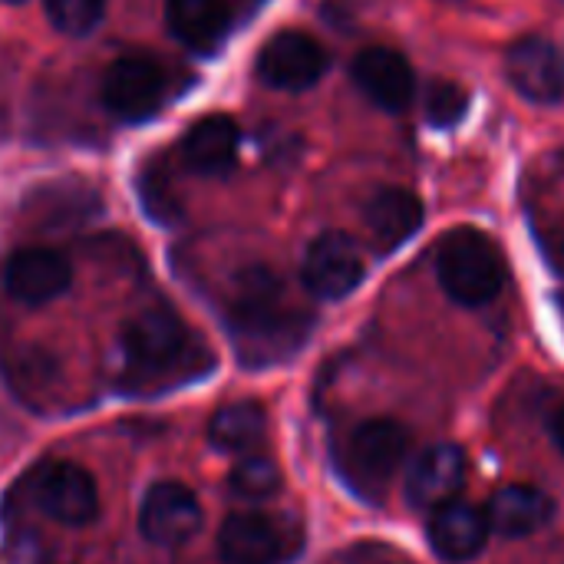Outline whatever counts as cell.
Returning a JSON list of instances; mask_svg holds the SVG:
<instances>
[{
    "mask_svg": "<svg viewBox=\"0 0 564 564\" xmlns=\"http://www.w3.org/2000/svg\"><path fill=\"white\" fill-rule=\"evenodd\" d=\"M212 370L215 354L172 307H149L122 327L116 380L126 393H169L198 383Z\"/></svg>",
    "mask_w": 564,
    "mask_h": 564,
    "instance_id": "1",
    "label": "cell"
},
{
    "mask_svg": "<svg viewBox=\"0 0 564 564\" xmlns=\"http://www.w3.org/2000/svg\"><path fill=\"white\" fill-rule=\"evenodd\" d=\"M225 324L245 367H271L304 347L314 317L271 268H248L231 288Z\"/></svg>",
    "mask_w": 564,
    "mask_h": 564,
    "instance_id": "2",
    "label": "cell"
},
{
    "mask_svg": "<svg viewBox=\"0 0 564 564\" xmlns=\"http://www.w3.org/2000/svg\"><path fill=\"white\" fill-rule=\"evenodd\" d=\"M410 453V433L397 420H367L347 430L334 446L337 476L364 502H383L390 482L403 469Z\"/></svg>",
    "mask_w": 564,
    "mask_h": 564,
    "instance_id": "3",
    "label": "cell"
},
{
    "mask_svg": "<svg viewBox=\"0 0 564 564\" xmlns=\"http://www.w3.org/2000/svg\"><path fill=\"white\" fill-rule=\"evenodd\" d=\"M436 278L463 307H482L506 288V258L492 235L479 228H453L436 251Z\"/></svg>",
    "mask_w": 564,
    "mask_h": 564,
    "instance_id": "4",
    "label": "cell"
},
{
    "mask_svg": "<svg viewBox=\"0 0 564 564\" xmlns=\"http://www.w3.org/2000/svg\"><path fill=\"white\" fill-rule=\"evenodd\" d=\"M225 564H284L304 552V525L284 512H238L218 532Z\"/></svg>",
    "mask_w": 564,
    "mask_h": 564,
    "instance_id": "5",
    "label": "cell"
},
{
    "mask_svg": "<svg viewBox=\"0 0 564 564\" xmlns=\"http://www.w3.org/2000/svg\"><path fill=\"white\" fill-rule=\"evenodd\" d=\"M30 499L46 519L69 529H83L99 516V489L93 476L66 459L43 463L30 473Z\"/></svg>",
    "mask_w": 564,
    "mask_h": 564,
    "instance_id": "6",
    "label": "cell"
},
{
    "mask_svg": "<svg viewBox=\"0 0 564 564\" xmlns=\"http://www.w3.org/2000/svg\"><path fill=\"white\" fill-rule=\"evenodd\" d=\"M367 264L357 241L344 231H324L304 254V288L321 301H344L364 284Z\"/></svg>",
    "mask_w": 564,
    "mask_h": 564,
    "instance_id": "7",
    "label": "cell"
},
{
    "mask_svg": "<svg viewBox=\"0 0 564 564\" xmlns=\"http://www.w3.org/2000/svg\"><path fill=\"white\" fill-rule=\"evenodd\" d=\"M324 69H327V53L304 30L274 33L254 59L258 79L271 89H288V93L311 89L324 76Z\"/></svg>",
    "mask_w": 564,
    "mask_h": 564,
    "instance_id": "8",
    "label": "cell"
},
{
    "mask_svg": "<svg viewBox=\"0 0 564 564\" xmlns=\"http://www.w3.org/2000/svg\"><path fill=\"white\" fill-rule=\"evenodd\" d=\"M202 506L185 482H155L139 509V532L159 549H178L202 532Z\"/></svg>",
    "mask_w": 564,
    "mask_h": 564,
    "instance_id": "9",
    "label": "cell"
},
{
    "mask_svg": "<svg viewBox=\"0 0 564 564\" xmlns=\"http://www.w3.org/2000/svg\"><path fill=\"white\" fill-rule=\"evenodd\" d=\"M162 96H165V76L145 56H122L102 73V106L126 122L155 116Z\"/></svg>",
    "mask_w": 564,
    "mask_h": 564,
    "instance_id": "10",
    "label": "cell"
},
{
    "mask_svg": "<svg viewBox=\"0 0 564 564\" xmlns=\"http://www.w3.org/2000/svg\"><path fill=\"white\" fill-rule=\"evenodd\" d=\"M506 76L529 102L555 106L564 99V50L545 36H522L506 53Z\"/></svg>",
    "mask_w": 564,
    "mask_h": 564,
    "instance_id": "11",
    "label": "cell"
},
{
    "mask_svg": "<svg viewBox=\"0 0 564 564\" xmlns=\"http://www.w3.org/2000/svg\"><path fill=\"white\" fill-rule=\"evenodd\" d=\"M350 73H354L357 89L373 106H380L387 112H403L413 102V93H416L413 66L393 46H367V50H360Z\"/></svg>",
    "mask_w": 564,
    "mask_h": 564,
    "instance_id": "12",
    "label": "cell"
},
{
    "mask_svg": "<svg viewBox=\"0 0 564 564\" xmlns=\"http://www.w3.org/2000/svg\"><path fill=\"white\" fill-rule=\"evenodd\" d=\"M73 281L69 261L53 248H23L3 264V288L13 301L40 307L56 301Z\"/></svg>",
    "mask_w": 564,
    "mask_h": 564,
    "instance_id": "13",
    "label": "cell"
},
{
    "mask_svg": "<svg viewBox=\"0 0 564 564\" xmlns=\"http://www.w3.org/2000/svg\"><path fill=\"white\" fill-rule=\"evenodd\" d=\"M466 453L453 443H436L423 449L406 476V499L413 509H440L453 499H459V489L466 482Z\"/></svg>",
    "mask_w": 564,
    "mask_h": 564,
    "instance_id": "14",
    "label": "cell"
},
{
    "mask_svg": "<svg viewBox=\"0 0 564 564\" xmlns=\"http://www.w3.org/2000/svg\"><path fill=\"white\" fill-rule=\"evenodd\" d=\"M489 532L492 529H489L486 509H479L473 502H463V499H453V502L433 509L430 525H426L433 552L440 558H446V562H469V558H476L486 549Z\"/></svg>",
    "mask_w": 564,
    "mask_h": 564,
    "instance_id": "15",
    "label": "cell"
},
{
    "mask_svg": "<svg viewBox=\"0 0 564 564\" xmlns=\"http://www.w3.org/2000/svg\"><path fill=\"white\" fill-rule=\"evenodd\" d=\"M370 241L380 254H393L423 228V202L410 188H380L364 212Z\"/></svg>",
    "mask_w": 564,
    "mask_h": 564,
    "instance_id": "16",
    "label": "cell"
},
{
    "mask_svg": "<svg viewBox=\"0 0 564 564\" xmlns=\"http://www.w3.org/2000/svg\"><path fill=\"white\" fill-rule=\"evenodd\" d=\"M238 142H241V132H238V122L231 116H221V112L202 116L185 132L182 162L192 172L208 175V178L228 175L238 162Z\"/></svg>",
    "mask_w": 564,
    "mask_h": 564,
    "instance_id": "17",
    "label": "cell"
},
{
    "mask_svg": "<svg viewBox=\"0 0 564 564\" xmlns=\"http://www.w3.org/2000/svg\"><path fill=\"white\" fill-rule=\"evenodd\" d=\"M489 529L506 539H525L545 529L555 516V502L539 486H506L492 496L489 509Z\"/></svg>",
    "mask_w": 564,
    "mask_h": 564,
    "instance_id": "18",
    "label": "cell"
},
{
    "mask_svg": "<svg viewBox=\"0 0 564 564\" xmlns=\"http://www.w3.org/2000/svg\"><path fill=\"white\" fill-rule=\"evenodd\" d=\"M165 23L182 46L215 53L228 36L231 17L225 0H165Z\"/></svg>",
    "mask_w": 564,
    "mask_h": 564,
    "instance_id": "19",
    "label": "cell"
},
{
    "mask_svg": "<svg viewBox=\"0 0 564 564\" xmlns=\"http://www.w3.org/2000/svg\"><path fill=\"white\" fill-rule=\"evenodd\" d=\"M268 440V410L258 400L225 403L208 423V443L228 456L258 453Z\"/></svg>",
    "mask_w": 564,
    "mask_h": 564,
    "instance_id": "20",
    "label": "cell"
},
{
    "mask_svg": "<svg viewBox=\"0 0 564 564\" xmlns=\"http://www.w3.org/2000/svg\"><path fill=\"white\" fill-rule=\"evenodd\" d=\"M228 489L245 502L274 499L281 492V469L271 456H261V453L238 456V463L228 476Z\"/></svg>",
    "mask_w": 564,
    "mask_h": 564,
    "instance_id": "21",
    "label": "cell"
},
{
    "mask_svg": "<svg viewBox=\"0 0 564 564\" xmlns=\"http://www.w3.org/2000/svg\"><path fill=\"white\" fill-rule=\"evenodd\" d=\"M46 17L59 33L69 36H86L99 26L106 13V0H43Z\"/></svg>",
    "mask_w": 564,
    "mask_h": 564,
    "instance_id": "22",
    "label": "cell"
},
{
    "mask_svg": "<svg viewBox=\"0 0 564 564\" xmlns=\"http://www.w3.org/2000/svg\"><path fill=\"white\" fill-rule=\"evenodd\" d=\"M466 89L449 83V79H440L430 86L426 93V119L436 126V129H453L463 116H466Z\"/></svg>",
    "mask_w": 564,
    "mask_h": 564,
    "instance_id": "23",
    "label": "cell"
},
{
    "mask_svg": "<svg viewBox=\"0 0 564 564\" xmlns=\"http://www.w3.org/2000/svg\"><path fill=\"white\" fill-rule=\"evenodd\" d=\"M139 192H142V202H145L152 218H159V221H172L175 218V202L169 195V182H165V169L162 165H155V169L139 175Z\"/></svg>",
    "mask_w": 564,
    "mask_h": 564,
    "instance_id": "24",
    "label": "cell"
},
{
    "mask_svg": "<svg viewBox=\"0 0 564 564\" xmlns=\"http://www.w3.org/2000/svg\"><path fill=\"white\" fill-rule=\"evenodd\" d=\"M337 564H410L403 562V558H397L393 552H387V549H377V545H360V549H354V552H347L344 558Z\"/></svg>",
    "mask_w": 564,
    "mask_h": 564,
    "instance_id": "25",
    "label": "cell"
},
{
    "mask_svg": "<svg viewBox=\"0 0 564 564\" xmlns=\"http://www.w3.org/2000/svg\"><path fill=\"white\" fill-rule=\"evenodd\" d=\"M552 440H555V446L564 453V403L555 410V416H552Z\"/></svg>",
    "mask_w": 564,
    "mask_h": 564,
    "instance_id": "26",
    "label": "cell"
},
{
    "mask_svg": "<svg viewBox=\"0 0 564 564\" xmlns=\"http://www.w3.org/2000/svg\"><path fill=\"white\" fill-rule=\"evenodd\" d=\"M7 3H20V0H7Z\"/></svg>",
    "mask_w": 564,
    "mask_h": 564,
    "instance_id": "27",
    "label": "cell"
},
{
    "mask_svg": "<svg viewBox=\"0 0 564 564\" xmlns=\"http://www.w3.org/2000/svg\"><path fill=\"white\" fill-rule=\"evenodd\" d=\"M562 3H564V0H562Z\"/></svg>",
    "mask_w": 564,
    "mask_h": 564,
    "instance_id": "28",
    "label": "cell"
}]
</instances>
